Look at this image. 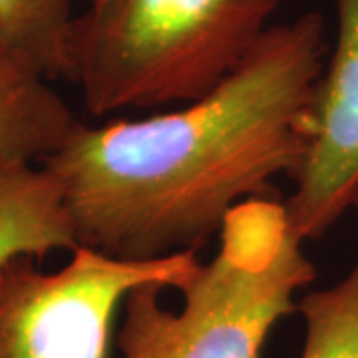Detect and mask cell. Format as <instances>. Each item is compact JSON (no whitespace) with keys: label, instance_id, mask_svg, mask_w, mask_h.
I'll return each instance as SVG.
<instances>
[{"label":"cell","instance_id":"1","mask_svg":"<svg viewBox=\"0 0 358 358\" xmlns=\"http://www.w3.org/2000/svg\"><path fill=\"white\" fill-rule=\"evenodd\" d=\"M327 58L322 14L273 24L217 88L141 120L78 124L42 166L80 247L120 259L197 251L231 211L293 178Z\"/></svg>","mask_w":358,"mask_h":358},{"label":"cell","instance_id":"2","mask_svg":"<svg viewBox=\"0 0 358 358\" xmlns=\"http://www.w3.org/2000/svg\"><path fill=\"white\" fill-rule=\"evenodd\" d=\"M285 0H92L68 38V80L96 117L181 106L217 88Z\"/></svg>","mask_w":358,"mask_h":358},{"label":"cell","instance_id":"3","mask_svg":"<svg viewBox=\"0 0 358 358\" xmlns=\"http://www.w3.org/2000/svg\"><path fill=\"white\" fill-rule=\"evenodd\" d=\"M219 247L199 263L167 310L162 285H143L124 301L117 333L122 358H261L275 324L296 310V293L317 271L285 201L247 199L217 233Z\"/></svg>","mask_w":358,"mask_h":358},{"label":"cell","instance_id":"4","mask_svg":"<svg viewBox=\"0 0 358 358\" xmlns=\"http://www.w3.org/2000/svg\"><path fill=\"white\" fill-rule=\"evenodd\" d=\"M197 251L120 259L76 247L62 267L34 257L0 263V358H108L115 315L143 285L181 289L199 267Z\"/></svg>","mask_w":358,"mask_h":358},{"label":"cell","instance_id":"5","mask_svg":"<svg viewBox=\"0 0 358 358\" xmlns=\"http://www.w3.org/2000/svg\"><path fill=\"white\" fill-rule=\"evenodd\" d=\"M336 42L308 117V141L285 199L305 241L324 237L358 193V0H334Z\"/></svg>","mask_w":358,"mask_h":358},{"label":"cell","instance_id":"6","mask_svg":"<svg viewBox=\"0 0 358 358\" xmlns=\"http://www.w3.org/2000/svg\"><path fill=\"white\" fill-rule=\"evenodd\" d=\"M78 124L52 80L0 36V162L42 164Z\"/></svg>","mask_w":358,"mask_h":358},{"label":"cell","instance_id":"7","mask_svg":"<svg viewBox=\"0 0 358 358\" xmlns=\"http://www.w3.org/2000/svg\"><path fill=\"white\" fill-rule=\"evenodd\" d=\"M76 231L62 192L42 164L0 162V263L72 253Z\"/></svg>","mask_w":358,"mask_h":358},{"label":"cell","instance_id":"8","mask_svg":"<svg viewBox=\"0 0 358 358\" xmlns=\"http://www.w3.org/2000/svg\"><path fill=\"white\" fill-rule=\"evenodd\" d=\"M78 0H0V36L48 80H68Z\"/></svg>","mask_w":358,"mask_h":358},{"label":"cell","instance_id":"9","mask_svg":"<svg viewBox=\"0 0 358 358\" xmlns=\"http://www.w3.org/2000/svg\"><path fill=\"white\" fill-rule=\"evenodd\" d=\"M296 310L305 320L299 358H358V259L333 287L305 294Z\"/></svg>","mask_w":358,"mask_h":358},{"label":"cell","instance_id":"10","mask_svg":"<svg viewBox=\"0 0 358 358\" xmlns=\"http://www.w3.org/2000/svg\"><path fill=\"white\" fill-rule=\"evenodd\" d=\"M355 207H358V193H357V199H355Z\"/></svg>","mask_w":358,"mask_h":358},{"label":"cell","instance_id":"11","mask_svg":"<svg viewBox=\"0 0 358 358\" xmlns=\"http://www.w3.org/2000/svg\"><path fill=\"white\" fill-rule=\"evenodd\" d=\"M90 2H92V0H90Z\"/></svg>","mask_w":358,"mask_h":358}]
</instances>
